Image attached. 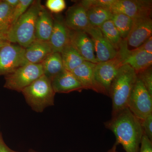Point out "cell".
Masks as SVG:
<instances>
[{"instance_id":"1","label":"cell","mask_w":152,"mask_h":152,"mask_svg":"<svg viewBox=\"0 0 152 152\" xmlns=\"http://www.w3.org/2000/svg\"><path fill=\"white\" fill-rule=\"evenodd\" d=\"M106 129L115 136V143L121 144L126 152H139L144 135L141 121L127 107L112 115L104 123Z\"/></svg>"},{"instance_id":"2","label":"cell","mask_w":152,"mask_h":152,"mask_svg":"<svg viewBox=\"0 0 152 152\" xmlns=\"http://www.w3.org/2000/svg\"><path fill=\"white\" fill-rule=\"evenodd\" d=\"M43 7L40 0L34 1L27 10L6 34L10 43H17L26 48L36 39V22Z\"/></svg>"},{"instance_id":"3","label":"cell","mask_w":152,"mask_h":152,"mask_svg":"<svg viewBox=\"0 0 152 152\" xmlns=\"http://www.w3.org/2000/svg\"><path fill=\"white\" fill-rule=\"evenodd\" d=\"M137 79L134 70L128 65L120 68L109 91L112 99V115L127 107L128 100Z\"/></svg>"},{"instance_id":"4","label":"cell","mask_w":152,"mask_h":152,"mask_svg":"<svg viewBox=\"0 0 152 152\" xmlns=\"http://www.w3.org/2000/svg\"><path fill=\"white\" fill-rule=\"evenodd\" d=\"M28 104L34 111L42 113L54 104L56 95L51 81L42 75L21 92Z\"/></svg>"},{"instance_id":"5","label":"cell","mask_w":152,"mask_h":152,"mask_svg":"<svg viewBox=\"0 0 152 152\" xmlns=\"http://www.w3.org/2000/svg\"><path fill=\"white\" fill-rule=\"evenodd\" d=\"M43 75L41 64L27 63L13 72L5 76L4 87L21 92L24 89Z\"/></svg>"},{"instance_id":"6","label":"cell","mask_w":152,"mask_h":152,"mask_svg":"<svg viewBox=\"0 0 152 152\" xmlns=\"http://www.w3.org/2000/svg\"><path fill=\"white\" fill-rule=\"evenodd\" d=\"M127 108L140 120L152 114V96L138 77L128 100Z\"/></svg>"},{"instance_id":"7","label":"cell","mask_w":152,"mask_h":152,"mask_svg":"<svg viewBox=\"0 0 152 152\" xmlns=\"http://www.w3.org/2000/svg\"><path fill=\"white\" fill-rule=\"evenodd\" d=\"M121 56L118 52L116 56L106 61L96 64L94 69V75L96 82L102 89L105 94L108 96L111 86L123 65Z\"/></svg>"},{"instance_id":"8","label":"cell","mask_w":152,"mask_h":152,"mask_svg":"<svg viewBox=\"0 0 152 152\" xmlns=\"http://www.w3.org/2000/svg\"><path fill=\"white\" fill-rule=\"evenodd\" d=\"M25 53V48L18 44L10 43L0 48V76L9 75L28 63Z\"/></svg>"},{"instance_id":"9","label":"cell","mask_w":152,"mask_h":152,"mask_svg":"<svg viewBox=\"0 0 152 152\" xmlns=\"http://www.w3.org/2000/svg\"><path fill=\"white\" fill-rule=\"evenodd\" d=\"M112 13H122L133 20L151 17L152 1L114 0L109 8Z\"/></svg>"},{"instance_id":"10","label":"cell","mask_w":152,"mask_h":152,"mask_svg":"<svg viewBox=\"0 0 152 152\" xmlns=\"http://www.w3.org/2000/svg\"><path fill=\"white\" fill-rule=\"evenodd\" d=\"M118 52L122 58L123 65L130 66L137 74L151 66L152 54L136 49L130 50L126 40H123Z\"/></svg>"},{"instance_id":"11","label":"cell","mask_w":152,"mask_h":152,"mask_svg":"<svg viewBox=\"0 0 152 152\" xmlns=\"http://www.w3.org/2000/svg\"><path fill=\"white\" fill-rule=\"evenodd\" d=\"M86 32L90 36L94 43L98 63L108 61L116 56L118 51L106 39L99 28L91 26Z\"/></svg>"},{"instance_id":"12","label":"cell","mask_w":152,"mask_h":152,"mask_svg":"<svg viewBox=\"0 0 152 152\" xmlns=\"http://www.w3.org/2000/svg\"><path fill=\"white\" fill-rule=\"evenodd\" d=\"M69 44L85 61L98 64L95 55L94 43L85 31L69 30Z\"/></svg>"},{"instance_id":"13","label":"cell","mask_w":152,"mask_h":152,"mask_svg":"<svg viewBox=\"0 0 152 152\" xmlns=\"http://www.w3.org/2000/svg\"><path fill=\"white\" fill-rule=\"evenodd\" d=\"M152 20L151 17L134 20L130 32L126 39L127 46L137 48L152 37Z\"/></svg>"},{"instance_id":"14","label":"cell","mask_w":152,"mask_h":152,"mask_svg":"<svg viewBox=\"0 0 152 152\" xmlns=\"http://www.w3.org/2000/svg\"><path fill=\"white\" fill-rule=\"evenodd\" d=\"M64 21L68 28L72 31L86 32L91 26L86 10L80 2L68 8Z\"/></svg>"},{"instance_id":"15","label":"cell","mask_w":152,"mask_h":152,"mask_svg":"<svg viewBox=\"0 0 152 152\" xmlns=\"http://www.w3.org/2000/svg\"><path fill=\"white\" fill-rule=\"evenodd\" d=\"M69 29L61 17L54 18L53 28L49 42L53 52L61 53L69 43Z\"/></svg>"},{"instance_id":"16","label":"cell","mask_w":152,"mask_h":152,"mask_svg":"<svg viewBox=\"0 0 152 152\" xmlns=\"http://www.w3.org/2000/svg\"><path fill=\"white\" fill-rule=\"evenodd\" d=\"M55 93L68 94L73 91L81 92L84 87L76 78L72 73L64 69L51 80Z\"/></svg>"},{"instance_id":"17","label":"cell","mask_w":152,"mask_h":152,"mask_svg":"<svg viewBox=\"0 0 152 152\" xmlns=\"http://www.w3.org/2000/svg\"><path fill=\"white\" fill-rule=\"evenodd\" d=\"M96 64L85 61L71 72L84 87L85 89L93 90L96 92L105 95L103 90L95 80L94 69Z\"/></svg>"},{"instance_id":"18","label":"cell","mask_w":152,"mask_h":152,"mask_svg":"<svg viewBox=\"0 0 152 152\" xmlns=\"http://www.w3.org/2000/svg\"><path fill=\"white\" fill-rule=\"evenodd\" d=\"M53 52L49 41L36 39L25 48V58L28 63L41 64Z\"/></svg>"},{"instance_id":"19","label":"cell","mask_w":152,"mask_h":152,"mask_svg":"<svg viewBox=\"0 0 152 152\" xmlns=\"http://www.w3.org/2000/svg\"><path fill=\"white\" fill-rule=\"evenodd\" d=\"M53 24L54 18L43 6L39 12L36 22V39L49 41L53 31Z\"/></svg>"},{"instance_id":"20","label":"cell","mask_w":152,"mask_h":152,"mask_svg":"<svg viewBox=\"0 0 152 152\" xmlns=\"http://www.w3.org/2000/svg\"><path fill=\"white\" fill-rule=\"evenodd\" d=\"M44 75L51 81L64 69L61 53L53 52L41 63Z\"/></svg>"},{"instance_id":"21","label":"cell","mask_w":152,"mask_h":152,"mask_svg":"<svg viewBox=\"0 0 152 152\" xmlns=\"http://www.w3.org/2000/svg\"><path fill=\"white\" fill-rule=\"evenodd\" d=\"M90 25L99 28L103 24L111 19L113 13L109 9L99 6H90L85 8Z\"/></svg>"},{"instance_id":"22","label":"cell","mask_w":152,"mask_h":152,"mask_svg":"<svg viewBox=\"0 0 152 152\" xmlns=\"http://www.w3.org/2000/svg\"><path fill=\"white\" fill-rule=\"evenodd\" d=\"M64 69L72 72L80 65L85 60L69 43L61 53Z\"/></svg>"},{"instance_id":"23","label":"cell","mask_w":152,"mask_h":152,"mask_svg":"<svg viewBox=\"0 0 152 152\" xmlns=\"http://www.w3.org/2000/svg\"><path fill=\"white\" fill-rule=\"evenodd\" d=\"M99 28L106 39L118 51L124 39L111 20L105 22Z\"/></svg>"},{"instance_id":"24","label":"cell","mask_w":152,"mask_h":152,"mask_svg":"<svg viewBox=\"0 0 152 152\" xmlns=\"http://www.w3.org/2000/svg\"><path fill=\"white\" fill-rule=\"evenodd\" d=\"M111 20L118 31L121 37L126 40L132 27L134 20L122 13H113Z\"/></svg>"},{"instance_id":"25","label":"cell","mask_w":152,"mask_h":152,"mask_svg":"<svg viewBox=\"0 0 152 152\" xmlns=\"http://www.w3.org/2000/svg\"><path fill=\"white\" fill-rule=\"evenodd\" d=\"M13 9L4 0H0V33L6 34L10 29L11 14Z\"/></svg>"},{"instance_id":"26","label":"cell","mask_w":152,"mask_h":152,"mask_svg":"<svg viewBox=\"0 0 152 152\" xmlns=\"http://www.w3.org/2000/svg\"><path fill=\"white\" fill-rule=\"evenodd\" d=\"M34 1V0H20L18 5L13 9L11 14L10 20V28L15 23L19 18L27 10Z\"/></svg>"},{"instance_id":"27","label":"cell","mask_w":152,"mask_h":152,"mask_svg":"<svg viewBox=\"0 0 152 152\" xmlns=\"http://www.w3.org/2000/svg\"><path fill=\"white\" fill-rule=\"evenodd\" d=\"M138 78L146 88L152 96V70L151 66L137 74Z\"/></svg>"},{"instance_id":"28","label":"cell","mask_w":152,"mask_h":152,"mask_svg":"<svg viewBox=\"0 0 152 152\" xmlns=\"http://www.w3.org/2000/svg\"><path fill=\"white\" fill-rule=\"evenodd\" d=\"M46 7L51 12L58 14L66 9V5L64 0H47Z\"/></svg>"},{"instance_id":"29","label":"cell","mask_w":152,"mask_h":152,"mask_svg":"<svg viewBox=\"0 0 152 152\" xmlns=\"http://www.w3.org/2000/svg\"><path fill=\"white\" fill-rule=\"evenodd\" d=\"M140 121L144 134L152 141V114Z\"/></svg>"},{"instance_id":"30","label":"cell","mask_w":152,"mask_h":152,"mask_svg":"<svg viewBox=\"0 0 152 152\" xmlns=\"http://www.w3.org/2000/svg\"><path fill=\"white\" fill-rule=\"evenodd\" d=\"M139 152H152V141L144 134L142 138Z\"/></svg>"},{"instance_id":"31","label":"cell","mask_w":152,"mask_h":152,"mask_svg":"<svg viewBox=\"0 0 152 152\" xmlns=\"http://www.w3.org/2000/svg\"><path fill=\"white\" fill-rule=\"evenodd\" d=\"M138 50L143 51L152 54V37L149 38L146 42H145L140 46L136 48Z\"/></svg>"},{"instance_id":"32","label":"cell","mask_w":152,"mask_h":152,"mask_svg":"<svg viewBox=\"0 0 152 152\" xmlns=\"http://www.w3.org/2000/svg\"><path fill=\"white\" fill-rule=\"evenodd\" d=\"M0 152H17L8 147L4 141L2 135L0 137Z\"/></svg>"},{"instance_id":"33","label":"cell","mask_w":152,"mask_h":152,"mask_svg":"<svg viewBox=\"0 0 152 152\" xmlns=\"http://www.w3.org/2000/svg\"><path fill=\"white\" fill-rule=\"evenodd\" d=\"M10 43H11L8 40L6 34L0 33V48Z\"/></svg>"},{"instance_id":"34","label":"cell","mask_w":152,"mask_h":152,"mask_svg":"<svg viewBox=\"0 0 152 152\" xmlns=\"http://www.w3.org/2000/svg\"><path fill=\"white\" fill-rule=\"evenodd\" d=\"M4 1L12 8L14 9L18 5L20 0H4Z\"/></svg>"},{"instance_id":"35","label":"cell","mask_w":152,"mask_h":152,"mask_svg":"<svg viewBox=\"0 0 152 152\" xmlns=\"http://www.w3.org/2000/svg\"><path fill=\"white\" fill-rule=\"evenodd\" d=\"M118 145L115 142V143L113 146V152H118L117 150V147Z\"/></svg>"},{"instance_id":"36","label":"cell","mask_w":152,"mask_h":152,"mask_svg":"<svg viewBox=\"0 0 152 152\" xmlns=\"http://www.w3.org/2000/svg\"><path fill=\"white\" fill-rule=\"evenodd\" d=\"M113 147H112L110 149V150H109L108 151H107V152H113Z\"/></svg>"},{"instance_id":"37","label":"cell","mask_w":152,"mask_h":152,"mask_svg":"<svg viewBox=\"0 0 152 152\" xmlns=\"http://www.w3.org/2000/svg\"><path fill=\"white\" fill-rule=\"evenodd\" d=\"M2 135L1 134V132H0V137Z\"/></svg>"},{"instance_id":"38","label":"cell","mask_w":152,"mask_h":152,"mask_svg":"<svg viewBox=\"0 0 152 152\" xmlns=\"http://www.w3.org/2000/svg\"><path fill=\"white\" fill-rule=\"evenodd\" d=\"M30 152H34V151H31Z\"/></svg>"}]
</instances>
